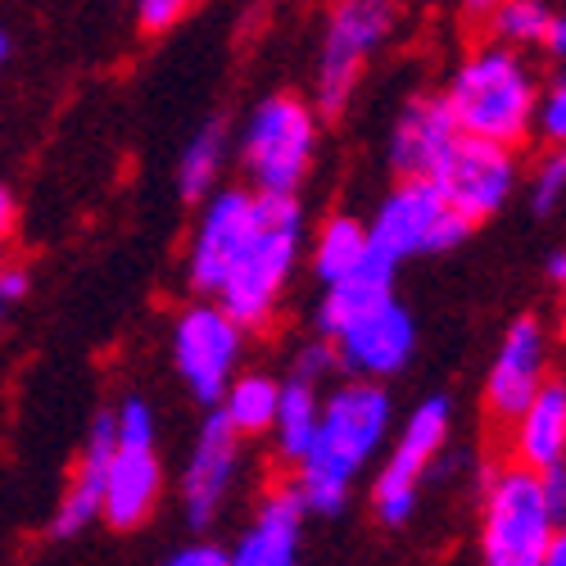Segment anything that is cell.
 <instances>
[{
  "mask_svg": "<svg viewBox=\"0 0 566 566\" xmlns=\"http://www.w3.org/2000/svg\"><path fill=\"white\" fill-rule=\"evenodd\" d=\"M159 503V458H155V412L146 399H127L114 412V449L105 471L101 516L114 531H136Z\"/></svg>",
  "mask_w": 566,
  "mask_h": 566,
  "instance_id": "8",
  "label": "cell"
},
{
  "mask_svg": "<svg viewBox=\"0 0 566 566\" xmlns=\"http://www.w3.org/2000/svg\"><path fill=\"white\" fill-rule=\"evenodd\" d=\"M317 381H308V376H291V381H281V399H276V421H272V436H276V449L281 458L300 462L313 444V431H317Z\"/></svg>",
  "mask_w": 566,
  "mask_h": 566,
  "instance_id": "22",
  "label": "cell"
},
{
  "mask_svg": "<svg viewBox=\"0 0 566 566\" xmlns=\"http://www.w3.org/2000/svg\"><path fill=\"white\" fill-rule=\"evenodd\" d=\"M471 222L444 200V191L431 177H399L395 191L376 205V218L367 227L371 250L390 263L417 259V254H444L467 241Z\"/></svg>",
  "mask_w": 566,
  "mask_h": 566,
  "instance_id": "7",
  "label": "cell"
},
{
  "mask_svg": "<svg viewBox=\"0 0 566 566\" xmlns=\"http://www.w3.org/2000/svg\"><path fill=\"white\" fill-rule=\"evenodd\" d=\"M444 436H449V399L417 403L412 417L403 421V436L395 440V449L381 467V476H376V490H371L376 516H381L386 526H403L412 516L421 481H427L436 453L444 449Z\"/></svg>",
  "mask_w": 566,
  "mask_h": 566,
  "instance_id": "10",
  "label": "cell"
},
{
  "mask_svg": "<svg viewBox=\"0 0 566 566\" xmlns=\"http://www.w3.org/2000/svg\"><path fill=\"white\" fill-rule=\"evenodd\" d=\"M557 531V512L548 507L544 481L531 467H507L490 481L481 557L485 566H544L548 539Z\"/></svg>",
  "mask_w": 566,
  "mask_h": 566,
  "instance_id": "6",
  "label": "cell"
},
{
  "mask_svg": "<svg viewBox=\"0 0 566 566\" xmlns=\"http://www.w3.org/2000/svg\"><path fill=\"white\" fill-rule=\"evenodd\" d=\"M562 200H566V150H553L531 177V205L535 213H553Z\"/></svg>",
  "mask_w": 566,
  "mask_h": 566,
  "instance_id": "26",
  "label": "cell"
},
{
  "mask_svg": "<svg viewBox=\"0 0 566 566\" xmlns=\"http://www.w3.org/2000/svg\"><path fill=\"white\" fill-rule=\"evenodd\" d=\"M544 45H548V51H553V55L566 64V10L553 19V32H548V41H544Z\"/></svg>",
  "mask_w": 566,
  "mask_h": 566,
  "instance_id": "34",
  "label": "cell"
},
{
  "mask_svg": "<svg viewBox=\"0 0 566 566\" xmlns=\"http://www.w3.org/2000/svg\"><path fill=\"white\" fill-rule=\"evenodd\" d=\"M390 295H395V263L371 250V259L363 268H354L349 276H340V281L326 286V295L317 304V332H322V340H336L354 317H363L376 304H386Z\"/></svg>",
  "mask_w": 566,
  "mask_h": 566,
  "instance_id": "19",
  "label": "cell"
},
{
  "mask_svg": "<svg viewBox=\"0 0 566 566\" xmlns=\"http://www.w3.org/2000/svg\"><path fill=\"white\" fill-rule=\"evenodd\" d=\"M539 77L512 45H476L449 77L444 105L458 123V132L494 140V146L516 150L535 132L539 109Z\"/></svg>",
  "mask_w": 566,
  "mask_h": 566,
  "instance_id": "2",
  "label": "cell"
},
{
  "mask_svg": "<svg viewBox=\"0 0 566 566\" xmlns=\"http://www.w3.org/2000/svg\"><path fill=\"white\" fill-rule=\"evenodd\" d=\"M6 55H10V36H6V32H0V60H6Z\"/></svg>",
  "mask_w": 566,
  "mask_h": 566,
  "instance_id": "37",
  "label": "cell"
},
{
  "mask_svg": "<svg viewBox=\"0 0 566 566\" xmlns=\"http://www.w3.org/2000/svg\"><path fill=\"white\" fill-rule=\"evenodd\" d=\"M276 399H281V381H272L263 371H250V376H235L218 403L235 436H268L276 421Z\"/></svg>",
  "mask_w": 566,
  "mask_h": 566,
  "instance_id": "23",
  "label": "cell"
},
{
  "mask_svg": "<svg viewBox=\"0 0 566 566\" xmlns=\"http://www.w3.org/2000/svg\"><path fill=\"white\" fill-rule=\"evenodd\" d=\"M235 449H241V436L231 431V421L218 412L205 417V427L196 436V449H191V462L181 471V499H186V522L196 531H205L218 507H222V494L231 485V471H235Z\"/></svg>",
  "mask_w": 566,
  "mask_h": 566,
  "instance_id": "14",
  "label": "cell"
},
{
  "mask_svg": "<svg viewBox=\"0 0 566 566\" xmlns=\"http://www.w3.org/2000/svg\"><path fill=\"white\" fill-rule=\"evenodd\" d=\"M453 140H458V123H453L444 96H412L390 127L386 155L399 177H431Z\"/></svg>",
  "mask_w": 566,
  "mask_h": 566,
  "instance_id": "16",
  "label": "cell"
},
{
  "mask_svg": "<svg viewBox=\"0 0 566 566\" xmlns=\"http://www.w3.org/2000/svg\"><path fill=\"white\" fill-rule=\"evenodd\" d=\"M300 245H304V209L295 196H272V191H254V218L250 231L241 235L227 276L218 286V304L245 326H268V317L276 313V300L286 291V281L300 263Z\"/></svg>",
  "mask_w": 566,
  "mask_h": 566,
  "instance_id": "3",
  "label": "cell"
},
{
  "mask_svg": "<svg viewBox=\"0 0 566 566\" xmlns=\"http://www.w3.org/2000/svg\"><path fill=\"white\" fill-rule=\"evenodd\" d=\"M557 10L548 0H503V6L490 14V36L499 45H512V51H531V45H544L553 32Z\"/></svg>",
  "mask_w": 566,
  "mask_h": 566,
  "instance_id": "25",
  "label": "cell"
},
{
  "mask_svg": "<svg viewBox=\"0 0 566 566\" xmlns=\"http://www.w3.org/2000/svg\"><path fill=\"white\" fill-rule=\"evenodd\" d=\"M539 481H544L548 507L557 512V522H562V516H566V462H562V467H548V471H539Z\"/></svg>",
  "mask_w": 566,
  "mask_h": 566,
  "instance_id": "30",
  "label": "cell"
},
{
  "mask_svg": "<svg viewBox=\"0 0 566 566\" xmlns=\"http://www.w3.org/2000/svg\"><path fill=\"white\" fill-rule=\"evenodd\" d=\"M386 427H390V395L376 381H367V376H358L354 386H340L322 403L313 444L295 462L300 467L295 490L308 512L332 516L345 507L367 458L386 440Z\"/></svg>",
  "mask_w": 566,
  "mask_h": 566,
  "instance_id": "1",
  "label": "cell"
},
{
  "mask_svg": "<svg viewBox=\"0 0 566 566\" xmlns=\"http://www.w3.org/2000/svg\"><path fill=\"white\" fill-rule=\"evenodd\" d=\"M512 453L531 471H548L566 462V381H544L535 399L516 412Z\"/></svg>",
  "mask_w": 566,
  "mask_h": 566,
  "instance_id": "18",
  "label": "cell"
},
{
  "mask_svg": "<svg viewBox=\"0 0 566 566\" xmlns=\"http://www.w3.org/2000/svg\"><path fill=\"white\" fill-rule=\"evenodd\" d=\"M109 449H114V412H101L96 427H91V440H86V453H82V467L77 476L55 512V535L69 539L77 531H86L91 516H101V503H105V471H109Z\"/></svg>",
  "mask_w": 566,
  "mask_h": 566,
  "instance_id": "20",
  "label": "cell"
},
{
  "mask_svg": "<svg viewBox=\"0 0 566 566\" xmlns=\"http://www.w3.org/2000/svg\"><path fill=\"white\" fill-rule=\"evenodd\" d=\"M431 181L444 191V200L476 227V222L494 218L507 205L512 186H516V159H512L507 146H494V140L458 132V140L440 159V168L431 172Z\"/></svg>",
  "mask_w": 566,
  "mask_h": 566,
  "instance_id": "11",
  "label": "cell"
},
{
  "mask_svg": "<svg viewBox=\"0 0 566 566\" xmlns=\"http://www.w3.org/2000/svg\"><path fill=\"white\" fill-rule=\"evenodd\" d=\"M186 14H191V0H136V28L146 36L172 32Z\"/></svg>",
  "mask_w": 566,
  "mask_h": 566,
  "instance_id": "28",
  "label": "cell"
},
{
  "mask_svg": "<svg viewBox=\"0 0 566 566\" xmlns=\"http://www.w3.org/2000/svg\"><path fill=\"white\" fill-rule=\"evenodd\" d=\"M544 566H566V526H562V531H553L548 553H544Z\"/></svg>",
  "mask_w": 566,
  "mask_h": 566,
  "instance_id": "35",
  "label": "cell"
},
{
  "mask_svg": "<svg viewBox=\"0 0 566 566\" xmlns=\"http://www.w3.org/2000/svg\"><path fill=\"white\" fill-rule=\"evenodd\" d=\"M168 566H231V553H222L218 544H191L168 557Z\"/></svg>",
  "mask_w": 566,
  "mask_h": 566,
  "instance_id": "29",
  "label": "cell"
},
{
  "mask_svg": "<svg viewBox=\"0 0 566 566\" xmlns=\"http://www.w3.org/2000/svg\"><path fill=\"white\" fill-rule=\"evenodd\" d=\"M0 268H6V263H0ZM0 304H6V295H0Z\"/></svg>",
  "mask_w": 566,
  "mask_h": 566,
  "instance_id": "38",
  "label": "cell"
},
{
  "mask_svg": "<svg viewBox=\"0 0 566 566\" xmlns=\"http://www.w3.org/2000/svg\"><path fill=\"white\" fill-rule=\"evenodd\" d=\"M548 276H553V281H557V286L566 291V250H557V254L548 259Z\"/></svg>",
  "mask_w": 566,
  "mask_h": 566,
  "instance_id": "36",
  "label": "cell"
},
{
  "mask_svg": "<svg viewBox=\"0 0 566 566\" xmlns=\"http://www.w3.org/2000/svg\"><path fill=\"white\" fill-rule=\"evenodd\" d=\"M412 345H417L412 313L395 295L386 304L367 308L363 317H354L332 340L336 363H345L354 376H367V381H386V376L403 371L412 358Z\"/></svg>",
  "mask_w": 566,
  "mask_h": 566,
  "instance_id": "12",
  "label": "cell"
},
{
  "mask_svg": "<svg viewBox=\"0 0 566 566\" xmlns=\"http://www.w3.org/2000/svg\"><path fill=\"white\" fill-rule=\"evenodd\" d=\"M317 132H322V123H317L313 101L286 96V91L259 101L241 132V164L254 181V191L295 196L313 168Z\"/></svg>",
  "mask_w": 566,
  "mask_h": 566,
  "instance_id": "4",
  "label": "cell"
},
{
  "mask_svg": "<svg viewBox=\"0 0 566 566\" xmlns=\"http://www.w3.org/2000/svg\"><path fill=\"white\" fill-rule=\"evenodd\" d=\"M205 213H200V227H196V241H191V286L200 295H218L222 276H227V263L241 245V235L250 231V218H254V186H222V191H209L205 196Z\"/></svg>",
  "mask_w": 566,
  "mask_h": 566,
  "instance_id": "13",
  "label": "cell"
},
{
  "mask_svg": "<svg viewBox=\"0 0 566 566\" xmlns=\"http://www.w3.org/2000/svg\"><path fill=\"white\" fill-rule=\"evenodd\" d=\"M535 132L548 140L553 150H566V77L539 91V109H535Z\"/></svg>",
  "mask_w": 566,
  "mask_h": 566,
  "instance_id": "27",
  "label": "cell"
},
{
  "mask_svg": "<svg viewBox=\"0 0 566 566\" xmlns=\"http://www.w3.org/2000/svg\"><path fill=\"white\" fill-rule=\"evenodd\" d=\"M227 164V132L222 123H205L191 140H186V150L177 159V191L181 200H205L213 186H218V172Z\"/></svg>",
  "mask_w": 566,
  "mask_h": 566,
  "instance_id": "24",
  "label": "cell"
},
{
  "mask_svg": "<svg viewBox=\"0 0 566 566\" xmlns=\"http://www.w3.org/2000/svg\"><path fill=\"white\" fill-rule=\"evenodd\" d=\"M0 295H6V300H23L28 295V268H14V263L0 268Z\"/></svg>",
  "mask_w": 566,
  "mask_h": 566,
  "instance_id": "31",
  "label": "cell"
},
{
  "mask_svg": "<svg viewBox=\"0 0 566 566\" xmlns=\"http://www.w3.org/2000/svg\"><path fill=\"white\" fill-rule=\"evenodd\" d=\"M241 345H245V326L218 300L186 308L172 326V363L186 390L200 403H218L235 376V363H241Z\"/></svg>",
  "mask_w": 566,
  "mask_h": 566,
  "instance_id": "9",
  "label": "cell"
},
{
  "mask_svg": "<svg viewBox=\"0 0 566 566\" xmlns=\"http://www.w3.org/2000/svg\"><path fill=\"white\" fill-rule=\"evenodd\" d=\"M539 386H544V326L535 317H516L494 354L485 403L499 421H516V412L535 399Z\"/></svg>",
  "mask_w": 566,
  "mask_h": 566,
  "instance_id": "15",
  "label": "cell"
},
{
  "mask_svg": "<svg viewBox=\"0 0 566 566\" xmlns=\"http://www.w3.org/2000/svg\"><path fill=\"white\" fill-rule=\"evenodd\" d=\"M14 222H19V205H14V196L0 186V245L14 235Z\"/></svg>",
  "mask_w": 566,
  "mask_h": 566,
  "instance_id": "33",
  "label": "cell"
},
{
  "mask_svg": "<svg viewBox=\"0 0 566 566\" xmlns=\"http://www.w3.org/2000/svg\"><path fill=\"white\" fill-rule=\"evenodd\" d=\"M399 28L395 0H336L322 23L317 69H313V105L317 114H340L376 51Z\"/></svg>",
  "mask_w": 566,
  "mask_h": 566,
  "instance_id": "5",
  "label": "cell"
},
{
  "mask_svg": "<svg viewBox=\"0 0 566 566\" xmlns=\"http://www.w3.org/2000/svg\"><path fill=\"white\" fill-rule=\"evenodd\" d=\"M367 259H371V235H367V227L358 218L336 213V218L322 222L317 241H313V272H317L322 286H332V281L349 276Z\"/></svg>",
  "mask_w": 566,
  "mask_h": 566,
  "instance_id": "21",
  "label": "cell"
},
{
  "mask_svg": "<svg viewBox=\"0 0 566 566\" xmlns=\"http://www.w3.org/2000/svg\"><path fill=\"white\" fill-rule=\"evenodd\" d=\"M503 6V0H458V14L467 23H490V14Z\"/></svg>",
  "mask_w": 566,
  "mask_h": 566,
  "instance_id": "32",
  "label": "cell"
},
{
  "mask_svg": "<svg viewBox=\"0 0 566 566\" xmlns=\"http://www.w3.org/2000/svg\"><path fill=\"white\" fill-rule=\"evenodd\" d=\"M304 499L295 485H281L263 499L254 526L241 535L231 566H300V531H304Z\"/></svg>",
  "mask_w": 566,
  "mask_h": 566,
  "instance_id": "17",
  "label": "cell"
}]
</instances>
